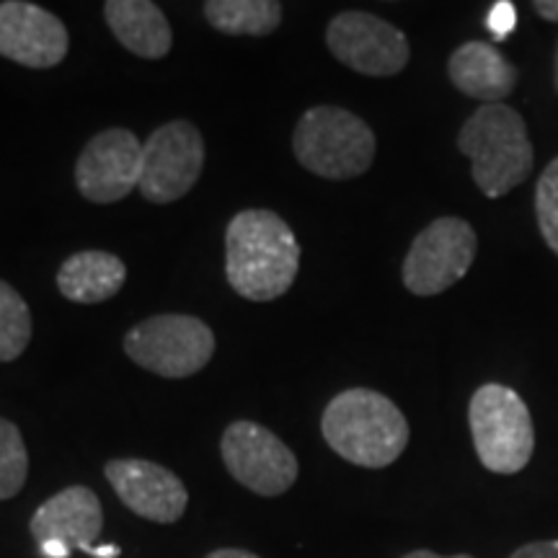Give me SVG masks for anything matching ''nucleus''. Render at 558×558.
<instances>
[{"label": "nucleus", "mask_w": 558, "mask_h": 558, "mask_svg": "<svg viewBox=\"0 0 558 558\" xmlns=\"http://www.w3.org/2000/svg\"><path fill=\"white\" fill-rule=\"evenodd\" d=\"M403 558H445V556L432 554V550H411V554H407ZM448 558H473V556H469V554H458V556H448Z\"/></svg>", "instance_id": "nucleus-26"}, {"label": "nucleus", "mask_w": 558, "mask_h": 558, "mask_svg": "<svg viewBox=\"0 0 558 558\" xmlns=\"http://www.w3.org/2000/svg\"><path fill=\"white\" fill-rule=\"evenodd\" d=\"M143 143L124 128L104 130L81 150L75 163V186L94 205H114L130 197L140 184Z\"/></svg>", "instance_id": "nucleus-11"}, {"label": "nucleus", "mask_w": 558, "mask_h": 558, "mask_svg": "<svg viewBox=\"0 0 558 558\" xmlns=\"http://www.w3.org/2000/svg\"><path fill=\"white\" fill-rule=\"evenodd\" d=\"M448 75L460 94L484 104H501L518 86V68L488 41H465L448 60Z\"/></svg>", "instance_id": "nucleus-15"}, {"label": "nucleus", "mask_w": 558, "mask_h": 558, "mask_svg": "<svg viewBox=\"0 0 558 558\" xmlns=\"http://www.w3.org/2000/svg\"><path fill=\"white\" fill-rule=\"evenodd\" d=\"M124 352L137 367L160 378H190L213 360L215 333L205 320L163 313L132 326L124 337Z\"/></svg>", "instance_id": "nucleus-6"}, {"label": "nucleus", "mask_w": 558, "mask_h": 558, "mask_svg": "<svg viewBox=\"0 0 558 558\" xmlns=\"http://www.w3.org/2000/svg\"><path fill=\"white\" fill-rule=\"evenodd\" d=\"M128 267L109 251H78L68 256L58 271V288L73 303H107L124 288Z\"/></svg>", "instance_id": "nucleus-17"}, {"label": "nucleus", "mask_w": 558, "mask_h": 558, "mask_svg": "<svg viewBox=\"0 0 558 558\" xmlns=\"http://www.w3.org/2000/svg\"><path fill=\"white\" fill-rule=\"evenodd\" d=\"M32 341V311L19 290L0 279V362H13Z\"/></svg>", "instance_id": "nucleus-19"}, {"label": "nucleus", "mask_w": 558, "mask_h": 558, "mask_svg": "<svg viewBox=\"0 0 558 558\" xmlns=\"http://www.w3.org/2000/svg\"><path fill=\"white\" fill-rule=\"evenodd\" d=\"M509 558H558V541H535L525 543Z\"/></svg>", "instance_id": "nucleus-23"}, {"label": "nucleus", "mask_w": 558, "mask_h": 558, "mask_svg": "<svg viewBox=\"0 0 558 558\" xmlns=\"http://www.w3.org/2000/svg\"><path fill=\"white\" fill-rule=\"evenodd\" d=\"M458 150L471 160V177L488 199H501L533 173L527 124L507 104H481L458 132Z\"/></svg>", "instance_id": "nucleus-3"}, {"label": "nucleus", "mask_w": 558, "mask_h": 558, "mask_svg": "<svg viewBox=\"0 0 558 558\" xmlns=\"http://www.w3.org/2000/svg\"><path fill=\"white\" fill-rule=\"evenodd\" d=\"M205 169V140L186 120L160 124L143 143L137 190L153 205H171L190 194Z\"/></svg>", "instance_id": "nucleus-8"}, {"label": "nucleus", "mask_w": 558, "mask_h": 558, "mask_svg": "<svg viewBox=\"0 0 558 558\" xmlns=\"http://www.w3.org/2000/svg\"><path fill=\"white\" fill-rule=\"evenodd\" d=\"M469 424L473 448L486 471L514 476L533 458V416L514 388L501 383L481 386L469 403Z\"/></svg>", "instance_id": "nucleus-5"}, {"label": "nucleus", "mask_w": 558, "mask_h": 558, "mask_svg": "<svg viewBox=\"0 0 558 558\" xmlns=\"http://www.w3.org/2000/svg\"><path fill=\"white\" fill-rule=\"evenodd\" d=\"M207 558H259V556L251 554V550H243V548H218V550H213Z\"/></svg>", "instance_id": "nucleus-25"}, {"label": "nucleus", "mask_w": 558, "mask_h": 558, "mask_svg": "<svg viewBox=\"0 0 558 558\" xmlns=\"http://www.w3.org/2000/svg\"><path fill=\"white\" fill-rule=\"evenodd\" d=\"M554 81H556V90H558V45H556V75H554Z\"/></svg>", "instance_id": "nucleus-27"}, {"label": "nucleus", "mask_w": 558, "mask_h": 558, "mask_svg": "<svg viewBox=\"0 0 558 558\" xmlns=\"http://www.w3.org/2000/svg\"><path fill=\"white\" fill-rule=\"evenodd\" d=\"M533 9L541 19L558 24V0H533Z\"/></svg>", "instance_id": "nucleus-24"}, {"label": "nucleus", "mask_w": 558, "mask_h": 558, "mask_svg": "<svg viewBox=\"0 0 558 558\" xmlns=\"http://www.w3.org/2000/svg\"><path fill=\"white\" fill-rule=\"evenodd\" d=\"M109 486L114 488L122 505L137 518L171 525L179 522L190 505V494L177 473L163 465L140 458L109 460L104 469Z\"/></svg>", "instance_id": "nucleus-12"}, {"label": "nucleus", "mask_w": 558, "mask_h": 558, "mask_svg": "<svg viewBox=\"0 0 558 558\" xmlns=\"http://www.w3.org/2000/svg\"><path fill=\"white\" fill-rule=\"evenodd\" d=\"M104 527L101 501L88 486H68L41 505L32 518V535L39 543H60L68 550L96 556V538Z\"/></svg>", "instance_id": "nucleus-14"}, {"label": "nucleus", "mask_w": 558, "mask_h": 558, "mask_svg": "<svg viewBox=\"0 0 558 558\" xmlns=\"http://www.w3.org/2000/svg\"><path fill=\"white\" fill-rule=\"evenodd\" d=\"M230 476L259 497H279L298 481V458L275 432L256 422H233L220 439Z\"/></svg>", "instance_id": "nucleus-10"}, {"label": "nucleus", "mask_w": 558, "mask_h": 558, "mask_svg": "<svg viewBox=\"0 0 558 558\" xmlns=\"http://www.w3.org/2000/svg\"><path fill=\"white\" fill-rule=\"evenodd\" d=\"M202 11L213 29L230 37H269L282 24V3L277 0H207Z\"/></svg>", "instance_id": "nucleus-18"}, {"label": "nucleus", "mask_w": 558, "mask_h": 558, "mask_svg": "<svg viewBox=\"0 0 558 558\" xmlns=\"http://www.w3.org/2000/svg\"><path fill=\"white\" fill-rule=\"evenodd\" d=\"M300 269V243L271 209H243L226 230L230 288L251 303H269L292 288Z\"/></svg>", "instance_id": "nucleus-1"}, {"label": "nucleus", "mask_w": 558, "mask_h": 558, "mask_svg": "<svg viewBox=\"0 0 558 558\" xmlns=\"http://www.w3.org/2000/svg\"><path fill=\"white\" fill-rule=\"evenodd\" d=\"M326 45L341 65L369 78H390L409 65V39L399 26L367 11H344L331 19Z\"/></svg>", "instance_id": "nucleus-9"}, {"label": "nucleus", "mask_w": 558, "mask_h": 558, "mask_svg": "<svg viewBox=\"0 0 558 558\" xmlns=\"http://www.w3.org/2000/svg\"><path fill=\"white\" fill-rule=\"evenodd\" d=\"M298 163L316 177L344 181L362 177L375 160V132L362 117L341 107H313L292 132Z\"/></svg>", "instance_id": "nucleus-4"}, {"label": "nucleus", "mask_w": 558, "mask_h": 558, "mask_svg": "<svg viewBox=\"0 0 558 558\" xmlns=\"http://www.w3.org/2000/svg\"><path fill=\"white\" fill-rule=\"evenodd\" d=\"M535 218H538L543 241L558 256V156L543 169L535 186Z\"/></svg>", "instance_id": "nucleus-21"}, {"label": "nucleus", "mask_w": 558, "mask_h": 558, "mask_svg": "<svg viewBox=\"0 0 558 558\" xmlns=\"http://www.w3.org/2000/svg\"><path fill=\"white\" fill-rule=\"evenodd\" d=\"M320 432L339 458L360 469H386L409 445L403 411L369 388H349L333 396L320 416Z\"/></svg>", "instance_id": "nucleus-2"}, {"label": "nucleus", "mask_w": 558, "mask_h": 558, "mask_svg": "<svg viewBox=\"0 0 558 558\" xmlns=\"http://www.w3.org/2000/svg\"><path fill=\"white\" fill-rule=\"evenodd\" d=\"M68 50L70 34L52 11L24 0L0 3V58L24 68L47 70L60 65Z\"/></svg>", "instance_id": "nucleus-13"}, {"label": "nucleus", "mask_w": 558, "mask_h": 558, "mask_svg": "<svg viewBox=\"0 0 558 558\" xmlns=\"http://www.w3.org/2000/svg\"><path fill=\"white\" fill-rule=\"evenodd\" d=\"M486 24L494 37L505 39L507 34L518 26V9H514L512 3H507V0H499V3H494L492 11H488Z\"/></svg>", "instance_id": "nucleus-22"}, {"label": "nucleus", "mask_w": 558, "mask_h": 558, "mask_svg": "<svg viewBox=\"0 0 558 558\" xmlns=\"http://www.w3.org/2000/svg\"><path fill=\"white\" fill-rule=\"evenodd\" d=\"M104 19L117 41L137 58L160 60L171 52V24L150 0H109L104 3Z\"/></svg>", "instance_id": "nucleus-16"}, {"label": "nucleus", "mask_w": 558, "mask_h": 558, "mask_svg": "<svg viewBox=\"0 0 558 558\" xmlns=\"http://www.w3.org/2000/svg\"><path fill=\"white\" fill-rule=\"evenodd\" d=\"M29 476V452L24 437L9 418L0 416V499H13Z\"/></svg>", "instance_id": "nucleus-20"}, {"label": "nucleus", "mask_w": 558, "mask_h": 558, "mask_svg": "<svg viewBox=\"0 0 558 558\" xmlns=\"http://www.w3.org/2000/svg\"><path fill=\"white\" fill-rule=\"evenodd\" d=\"M476 251L478 239L469 220L450 215L432 220L403 259V284L418 298L439 295L469 275Z\"/></svg>", "instance_id": "nucleus-7"}]
</instances>
